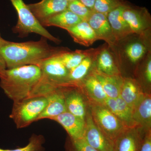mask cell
<instances>
[{"label":"cell","mask_w":151,"mask_h":151,"mask_svg":"<svg viewBox=\"0 0 151 151\" xmlns=\"http://www.w3.org/2000/svg\"><path fill=\"white\" fill-rule=\"evenodd\" d=\"M46 38L42 37L37 41L9 42L0 48L7 69L25 65L39 64L68 49L50 45Z\"/></svg>","instance_id":"cell-1"},{"label":"cell","mask_w":151,"mask_h":151,"mask_svg":"<svg viewBox=\"0 0 151 151\" xmlns=\"http://www.w3.org/2000/svg\"><path fill=\"white\" fill-rule=\"evenodd\" d=\"M42 73L37 65H28L6 69L0 78V86L14 102L35 95Z\"/></svg>","instance_id":"cell-2"},{"label":"cell","mask_w":151,"mask_h":151,"mask_svg":"<svg viewBox=\"0 0 151 151\" xmlns=\"http://www.w3.org/2000/svg\"><path fill=\"white\" fill-rule=\"evenodd\" d=\"M16 11L18 21L13 29L19 37H26L30 33L37 34L57 44L60 42L40 23L23 0H9Z\"/></svg>","instance_id":"cell-3"},{"label":"cell","mask_w":151,"mask_h":151,"mask_svg":"<svg viewBox=\"0 0 151 151\" xmlns=\"http://www.w3.org/2000/svg\"><path fill=\"white\" fill-rule=\"evenodd\" d=\"M47 104L45 96H33L14 102L10 118L18 129L29 126L37 120Z\"/></svg>","instance_id":"cell-4"},{"label":"cell","mask_w":151,"mask_h":151,"mask_svg":"<svg viewBox=\"0 0 151 151\" xmlns=\"http://www.w3.org/2000/svg\"><path fill=\"white\" fill-rule=\"evenodd\" d=\"M87 103L94 123L113 142L121 133L128 129L105 104L88 101Z\"/></svg>","instance_id":"cell-5"},{"label":"cell","mask_w":151,"mask_h":151,"mask_svg":"<svg viewBox=\"0 0 151 151\" xmlns=\"http://www.w3.org/2000/svg\"><path fill=\"white\" fill-rule=\"evenodd\" d=\"M123 17L133 34L140 36L149 35L151 17L146 8L131 5L128 3L124 9Z\"/></svg>","instance_id":"cell-6"},{"label":"cell","mask_w":151,"mask_h":151,"mask_svg":"<svg viewBox=\"0 0 151 151\" xmlns=\"http://www.w3.org/2000/svg\"><path fill=\"white\" fill-rule=\"evenodd\" d=\"M37 65L42 70L45 81L55 87L65 86L69 71L56 55L43 60Z\"/></svg>","instance_id":"cell-7"},{"label":"cell","mask_w":151,"mask_h":151,"mask_svg":"<svg viewBox=\"0 0 151 151\" xmlns=\"http://www.w3.org/2000/svg\"><path fill=\"white\" fill-rule=\"evenodd\" d=\"M83 139L98 151H113V142L107 137L93 121L88 108L85 119Z\"/></svg>","instance_id":"cell-8"},{"label":"cell","mask_w":151,"mask_h":151,"mask_svg":"<svg viewBox=\"0 0 151 151\" xmlns=\"http://www.w3.org/2000/svg\"><path fill=\"white\" fill-rule=\"evenodd\" d=\"M68 112L85 121L88 109L86 98L77 86H62Z\"/></svg>","instance_id":"cell-9"},{"label":"cell","mask_w":151,"mask_h":151,"mask_svg":"<svg viewBox=\"0 0 151 151\" xmlns=\"http://www.w3.org/2000/svg\"><path fill=\"white\" fill-rule=\"evenodd\" d=\"M68 3L66 0H42L27 6L42 25L52 17L67 9Z\"/></svg>","instance_id":"cell-10"},{"label":"cell","mask_w":151,"mask_h":151,"mask_svg":"<svg viewBox=\"0 0 151 151\" xmlns=\"http://www.w3.org/2000/svg\"><path fill=\"white\" fill-rule=\"evenodd\" d=\"M145 133L139 127L128 128L113 141V151H139Z\"/></svg>","instance_id":"cell-11"},{"label":"cell","mask_w":151,"mask_h":151,"mask_svg":"<svg viewBox=\"0 0 151 151\" xmlns=\"http://www.w3.org/2000/svg\"><path fill=\"white\" fill-rule=\"evenodd\" d=\"M86 21L94 31L98 40L105 41L110 47L116 45L107 14L93 10Z\"/></svg>","instance_id":"cell-12"},{"label":"cell","mask_w":151,"mask_h":151,"mask_svg":"<svg viewBox=\"0 0 151 151\" xmlns=\"http://www.w3.org/2000/svg\"><path fill=\"white\" fill-rule=\"evenodd\" d=\"M128 3L118 7L107 14L108 22L116 44L134 35L123 17L124 9Z\"/></svg>","instance_id":"cell-13"},{"label":"cell","mask_w":151,"mask_h":151,"mask_svg":"<svg viewBox=\"0 0 151 151\" xmlns=\"http://www.w3.org/2000/svg\"><path fill=\"white\" fill-rule=\"evenodd\" d=\"M102 47L97 48H92L91 52L83 60L81 63L73 70L69 71L66 84L63 86H78L91 72L95 65L97 54Z\"/></svg>","instance_id":"cell-14"},{"label":"cell","mask_w":151,"mask_h":151,"mask_svg":"<svg viewBox=\"0 0 151 151\" xmlns=\"http://www.w3.org/2000/svg\"><path fill=\"white\" fill-rule=\"evenodd\" d=\"M77 86L88 102L105 104L108 99L102 85L91 71Z\"/></svg>","instance_id":"cell-15"},{"label":"cell","mask_w":151,"mask_h":151,"mask_svg":"<svg viewBox=\"0 0 151 151\" xmlns=\"http://www.w3.org/2000/svg\"><path fill=\"white\" fill-rule=\"evenodd\" d=\"M47 104L37 121L50 119L67 111L62 86L57 87L45 96Z\"/></svg>","instance_id":"cell-16"},{"label":"cell","mask_w":151,"mask_h":151,"mask_svg":"<svg viewBox=\"0 0 151 151\" xmlns=\"http://www.w3.org/2000/svg\"><path fill=\"white\" fill-rule=\"evenodd\" d=\"M59 123L67 132L71 140H77L83 138L85 122L73 114L66 111L64 113L52 118Z\"/></svg>","instance_id":"cell-17"},{"label":"cell","mask_w":151,"mask_h":151,"mask_svg":"<svg viewBox=\"0 0 151 151\" xmlns=\"http://www.w3.org/2000/svg\"><path fill=\"white\" fill-rule=\"evenodd\" d=\"M134 121L144 132L151 129V94L145 92L132 108Z\"/></svg>","instance_id":"cell-18"},{"label":"cell","mask_w":151,"mask_h":151,"mask_svg":"<svg viewBox=\"0 0 151 151\" xmlns=\"http://www.w3.org/2000/svg\"><path fill=\"white\" fill-rule=\"evenodd\" d=\"M92 74L102 85L108 98L116 99L120 97L124 77L122 75H107L100 72L95 64L91 70Z\"/></svg>","instance_id":"cell-19"},{"label":"cell","mask_w":151,"mask_h":151,"mask_svg":"<svg viewBox=\"0 0 151 151\" xmlns=\"http://www.w3.org/2000/svg\"><path fill=\"white\" fill-rule=\"evenodd\" d=\"M105 105L127 128L139 127L133 119L132 108L120 97L116 99L108 98Z\"/></svg>","instance_id":"cell-20"},{"label":"cell","mask_w":151,"mask_h":151,"mask_svg":"<svg viewBox=\"0 0 151 151\" xmlns=\"http://www.w3.org/2000/svg\"><path fill=\"white\" fill-rule=\"evenodd\" d=\"M65 30L75 42L83 46L89 47L98 40L94 31L86 21H82Z\"/></svg>","instance_id":"cell-21"},{"label":"cell","mask_w":151,"mask_h":151,"mask_svg":"<svg viewBox=\"0 0 151 151\" xmlns=\"http://www.w3.org/2000/svg\"><path fill=\"white\" fill-rule=\"evenodd\" d=\"M145 92L137 80L124 77L120 97L132 109L141 99Z\"/></svg>","instance_id":"cell-22"},{"label":"cell","mask_w":151,"mask_h":151,"mask_svg":"<svg viewBox=\"0 0 151 151\" xmlns=\"http://www.w3.org/2000/svg\"><path fill=\"white\" fill-rule=\"evenodd\" d=\"M95 67L100 72L107 75H121L114 59L113 52L107 44L105 46L103 45L98 52L95 62Z\"/></svg>","instance_id":"cell-23"},{"label":"cell","mask_w":151,"mask_h":151,"mask_svg":"<svg viewBox=\"0 0 151 151\" xmlns=\"http://www.w3.org/2000/svg\"><path fill=\"white\" fill-rule=\"evenodd\" d=\"M80 18L67 9L57 14L42 24L44 27H56L66 30L82 21Z\"/></svg>","instance_id":"cell-24"},{"label":"cell","mask_w":151,"mask_h":151,"mask_svg":"<svg viewBox=\"0 0 151 151\" xmlns=\"http://www.w3.org/2000/svg\"><path fill=\"white\" fill-rule=\"evenodd\" d=\"M149 35H140V40L131 41L124 47V55L132 63H137L147 53L148 48L143 40Z\"/></svg>","instance_id":"cell-25"},{"label":"cell","mask_w":151,"mask_h":151,"mask_svg":"<svg viewBox=\"0 0 151 151\" xmlns=\"http://www.w3.org/2000/svg\"><path fill=\"white\" fill-rule=\"evenodd\" d=\"M92 50V48L86 50H76L73 51L68 49L60 52L56 56L70 71L78 66Z\"/></svg>","instance_id":"cell-26"},{"label":"cell","mask_w":151,"mask_h":151,"mask_svg":"<svg viewBox=\"0 0 151 151\" xmlns=\"http://www.w3.org/2000/svg\"><path fill=\"white\" fill-rule=\"evenodd\" d=\"M127 3L126 0H95L93 10L107 14L114 9Z\"/></svg>","instance_id":"cell-27"},{"label":"cell","mask_w":151,"mask_h":151,"mask_svg":"<svg viewBox=\"0 0 151 151\" xmlns=\"http://www.w3.org/2000/svg\"><path fill=\"white\" fill-rule=\"evenodd\" d=\"M44 142L43 136L34 134L30 138L28 144L24 147L14 150L0 148V151H44V148L42 145Z\"/></svg>","instance_id":"cell-28"},{"label":"cell","mask_w":151,"mask_h":151,"mask_svg":"<svg viewBox=\"0 0 151 151\" xmlns=\"http://www.w3.org/2000/svg\"><path fill=\"white\" fill-rule=\"evenodd\" d=\"M67 9L82 21H86L93 11L84 5L79 0H73L68 2Z\"/></svg>","instance_id":"cell-29"},{"label":"cell","mask_w":151,"mask_h":151,"mask_svg":"<svg viewBox=\"0 0 151 151\" xmlns=\"http://www.w3.org/2000/svg\"><path fill=\"white\" fill-rule=\"evenodd\" d=\"M68 143V151H98L85 142L84 139L71 140Z\"/></svg>","instance_id":"cell-30"},{"label":"cell","mask_w":151,"mask_h":151,"mask_svg":"<svg viewBox=\"0 0 151 151\" xmlns=\"http://www.w3.org/2000/svg\"><path fill=\"white\" fill-rule=\"evenodd\" d=\"M139 151H151V129L145 132Z\"/></svg>","instance_id":"cell-31"},{"label":"cell","mask_w":151,"mask_h":151,"mask_svg":"<svg viewBox=\"0 0 151 151\" xmlns=\"http://www.w3.org/2000/svg\"><path fill=\"white\" fill-rule=\"evenodd\" d=\"M145 77L146 81L149 84L151 82V56H148L146 63L145 70Z\"/></svg>","instance_id":"cell-32"},{"label":"cell","mask_w":151,"mask_h":151,"mask_svg":"<svg viewBox=\"0 0 151 151\" xmlns=\"http://www.w3.org/2000/svg\"><path fill=\"white\" fill-rule=\"evenodd\" d=\"M6 69V63L0 52V78H1L4 75Z\"/></svg>","instance_id":"cell-33"},{"label":"cell","mask_w":151,"mask_h":151,"mask_svg":"<svg viewBox=\"0 0 151 151\" xmlns=\"http://www.w3.org/2000/svg\"><path fill=\"white\" fill-rule=\"evenodd\" d=\"M87 7L93 10L95 0H79Z\"/></svg>","instance_id":"cell-34"},{"label":"cell","mask_w":151,"mask_h":151,"mask_svg":"<svg viewBox=\"0 0 151 151\" xmlns=\"http://www.w3.org/2000/svg\"><path fill=\"white\" fill-rule=\"evenodd\" d=\"M9 41L5 40L1 36V34H0V48L2 47L3 46H4L7 44L9 43Z\"/></svg>","instance_id":"cell-35"},{"label":"cell","mask_w":151,"mask_h":151,"mask_svg":"<svg viewBox=\"0 0 151 151\" xmlns=\"http://www.w3.org/2000/svg\"><path fill=\"white\" fill-rule=\"evenodd\" d=\"M66 1H67L69 2L70 1H73V0H66Z\"/></svg>","instance_id":"cell-36"}]
</instances>
